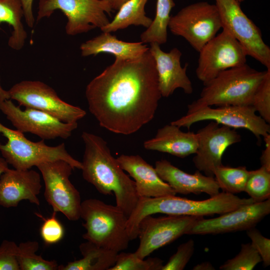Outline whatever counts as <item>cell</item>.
<instances>
[{
	"label": "cell",
	"mask_w": 270,
	"mask_h": 270,
	"mask_svg": "<svg viewBox=\"0 0 270 270\" xmlns=\"http://www.w3.org/2000/svg\"><path fill=\"white\" fill-rule=\"evenodd\" d=\"M239 2H242L244 0H237Z\"/></svg>",
	"instance_id": "ee69618b"
},
{
	"label": "cell",
	"mask_w": 270,
	"mask_h": 270,
	"mask_svg": "<svg viewBox=\"0 0 270 270\" xmlns=\"http://www.w3.org/2000/svg\"><path fill=\"white\" fill-rule=\"evenodd\" d=\"M225 29L240 44L247 56L270 69V48L260 30L243 12L237 0H215Z\"/></svg>",
	"instance_id": "7c38bea8"
},
{
	"label": "cell",
	"mask_w": 270,
	"mask_h": 270,
	"mask_svg": "<svg viewBox=\"0 0 270 270\" xmlns=\"http://www.w3.org/2000/svg\"><path fill=\"white\" fill-rule=\"evenodd\" d=\"M202 216L167 215L154 217L148 215L138 225V247L134 252L144 259L154 250L170 244L188 232Z\"/></svg>",
	"instance_id": "5bb4252c"
},
{
	"label": "cell",
	"mask_w": 270,
	"mask_h": 270,
	"mask_svg": "<svg viewBox=\"0 0 270 270\" xmlns=\"http://www.w3.org/2000/svg\"><path fill=\"white\" fill-rule=\"evenodd\" d=\"M79 249L82 258L58 265V270H109L116 263L118 252L90 242L82 243Z\"/></svg>",
	"instance_id": "cb8c5ba5"
},
{
	"label": "cell",
	"mask_w": 270,
	"mask_h": 270,
	"mask_svg": "<svg viewBox=\"0 0 270 270\" xmlns=\"http://www.w3.org/2000/svg\"><path fill=\"white\" fill-rule=\"evenodd\" d=\"M265 73L246 63L225 70L204 84L200 98L193 102L216 106H252L254 94Z\"/></svg>",
	"instance_id": "5b68a950"
},
{
	"label": "cell",
	"mask_w": 270,
	"mask_h": 270,
	"mask_svg": "<svg viewBox=\"0 0 270 270\" xmlns=\"http://www.w3.org/2000/svg\"><path fill=\"white\" fill-rule=\"evenodd\" d=\"M198 146L192 162L198 170L214 176V170L222 164V156L230 146L240 142L235 129L211 121L196 132Z\"/></svg>",
	"instance_id": "2e32d148"
},
{
	"label": "cell",
	"mask_w": 270,
	"mask_h": 270,
	"mask_svg": "<svg viewBox=\"0 0 270 270\" xmlns=\"http://www.w3.org/2000/svg\"><path fill=\"white\" fill-rule=\"evenodd\" d=\"M175 5L173 0H156L154 18L150 26L140 34L142 42H156L160 45L166 42L170 14Z\"/></svg>",
	"instance_id": "4316f807"
},
{
	"label": "cell",
	"mask_w": 270,
	"mask_h": 270,
	"mask_svg": "<svg viewBox=\"0 0 270 270\" xmlns=\"http://www.w3.org/2000/svg\"><path fill=\"white\" fill-rule=\"evenodd\" d=\"M84 151L82 162V176L104 195L115 196L116 206L128 216L136 207L139 196L135 182L124 172L112 154L102 137L83 132Z\"/></svg>",
	"instance_id": "7a4b0ae2"
},
{
	"label": "cell",
	"mask_w": 270,
	"mask_h": 270,
	"mask_svg": "<svg viewBox=\"0 0 270 270\" xmlns=\"http://www.w3.org/2000/svg\"><path fill=\"white\" fill-rule=\"evenodd\" d=\"M24 16L21 0H0V24L5 22L12 26L8 40L12 48L19 50L24 46L27 34L22 22Z\"/></svg>",
	"instance_id": "484cf974"
},
{
	"label": "cell",
	"mask_w": 270,
	"mask_h": 270,
	"mask_svg": "<svg viewBox=\"0 0 270 270\" xmlns=\"http://www.w3.org/2000/svg\"><path fill=\"white\" fill-rule=\"evenodd\" d=\"M80 218L86 230L82 236L87 241L118 252L128 248V216L117 206L96 198L85 200L81 203Z\"/></svg>",
	"instance_id": "277c9868"
},
{
	"label": "cell",
	"mask_w": 270,
	"mask_h": 270,
	"mask_svg": "<svg viewBox=\"0 0 270 270\" xmlns=\"http://www.w3.org/2000/svg\"><path fill=\"white\" fill-rule=\"evenodd\" d=\"M262 258L250 242L242 244L238 254L227 260L220 266L221 270H252L260 262Z\"/></svg>",
	"instance_id": "1f68e13d"
},
{
	"label": "cell",
	"mask_w": 270,
	"mask_h": 270,
	"mask_svg": "<svg viewBox=\"0 0 270 270\" xmlns=\"http://www.w3.org/2000/svg\"><path fill=\"white\" fill-rule=\"evenodd\" d=\"M8 92L10 99L20 106L42 111L64 122H76L86 115L84 110L64 101L52 87L40 81L22 80Z\"/></svg>",
	"instance_id": "8fae6325"
},
{
	"label": "cell",
	"mask_w": 270,
	"mask_h": 270,
	"mask_svg": "<svg viewBox=\"0 0 270 270\" xmlns=\"http://www.w3.org/2000/svg\"><path fill=\"white\" fill-rule=\"evenodd\" d=\"M8 163L5 159L0 156V177L1 175L8 168Z\"/></svg>",
	"instance_id": "b9f144b4"
},
{
	"label": "cell",
	"mask_w": 270,
	"mask_h": 270,
	"mask_svg": "<svg viewBox=\"0 0 270 270\" xmlns=\"http://www.w3.org/2000/svg\"><path fill=\"white\" fill-rule=\"evenodd\" d=\"M270 212V200L242 206L220 216L198 220L188 234H216L246 230Z\"/></svg>",
	"instance_id": "e0dca14e"
},
{
	"label": "cell",
	"mask_w": 270,
	"mask_h": 270,
	"mask_svg": "<svg viewBox=\"0 0 270 270\" xmlns=\"http://www.w3.org/2000/svg\"><path fill=\"white\" fill-rule=\"evenodd\" d=\"M204 120L214 121L235 130H248L258 140L270 132V124L256 114L252 106L228 105L214 108L192 102L188 106L185 115L170 123L190 128L194 124Z\"/></svg>",
	"instance_id": "52a82bcc"
},
{
	"label": "cell",
	"mask_w": 270,
	"mask_h": 270,
	"mask_svg": "<svg viewBox=\"0 0 270 270\" xmlns=\"http://www.w3.org/2000/svg\"><path fill=\"white\" fill-rule=\"evenodd\" d=\"M254 202L250 198H240L234 194L224 192L202 200H190L176 195L157 198L140 196L128 218L127 231L130 240L136 238L139 224L148 215L159 213L204 217L223 214Z\"/></svg>",
	"instance_id": "3957f363"
},
{
	"label": "cell",
	"mask_w": 270,
	"mask_h": 270,
	"mask_svg": "<svg viewBox=\"0 0 270 270\" xmlns=\"http://www.w3.org/2000/svg\"><path fill=\"white\" fill-rule=\"evenodd\" d=\"M18 245L4 240L0 245V270H20L16 254Z\"/></svg>",
	"instance_id": "d590c367"
},
{
	"label": "cell",
	"mask_w": 270,
	"mask_h": 270,
	"mask_svg": "<svg viewBox=\"0 0 270 270\" xmlns=\"http://www.w3.org/2000/svg\"><path fill=\"white\" fill-rule=\"evenodd\" d=\"M82 56H96L102 52L112 54L116 58L128 60L136 58L148 50L140 42H126L118 40L111 32L100 34L82 43L80 46Z\"/></svg>",
	"instance_id": "603a6c76"
},
{
	"label": "cell",
	"mask_w": 270,
	"mask_h": 270,
	"mask_svg": "<svg viewBox=\"0 0 270 270\" xmlns=\"http://www.w3.org/2000/svg\"><path fill=\"white\" fill-rule=\"evenodd\" d=\"M163 261L157 258L144 260L134 252L118 253L116 263L109 270H162Z\"/></svg>",
	"instance_id": "4dcf8cb0"
},
{
	"label": "cell",
	"mask_w": 270,
	"mask_h": 270,
	"mask_svg": "<svg viewBox=\"0 0 270 270\" xmlns=\"http://www.w3.org/2000/svg\"><path fill=\"white\" fill-rule=\"evenodd\" d=\"M34 0H21L25 20L30 28H32L34 24V18L32 12V2Z\"/></svg>",
	"instance_id": "74e56055"
},
{
	"label": "cell",
	"mask_w": 270,
	"mask_h": 270,
	"mask_svg": "<svg viewBox=\"0 0 270 270\" xmlns=\"http://www.w3.org/2000/svg\"><path fill=\"white\" fill-rule=\"evenodd\" d=\"M42 186L40 174L36 170L8 168L0 177V206L16 207L24 200L39 206Z\"/></svg>",
	"instance_id": "d6986e66"
},
{
	"label": "cell",
	"mask_w": 270,
	"mask_h": 270,
	"mask_svg": "<svg viewBox=\"0 0 270 270\" xmlns=\"http://www.w3.org/2000/svg\"><path fill=\"white\" fill-rule=\"evenodd\" d=\"M61 10L68 18L66 32L70 36L101 29L110 20L106 13L112 10L103 0H40L37 21L49 17L56 10Z\"/></svg>",
	"instance_id": "9c48e42d"
},
{
	"label": "cell",
	"mask_w": 270,
	"mask_h": 270,
	"mask_svg": "<svg viewBox=\"0 0 270 270\" xmlns=\"http://www.w3.org/2000/svg\"><path fill=\"white\" fill-rule=\"evenodd\" d=\"M160 177L177 194H187L202 192L213 196L220 192V187L214 176L203 174L196 170L187 173L166 160H158L154 167Z\"/></svg>",
	"instance_id": "ffe728a7"
},
{
	"label": "cell",
	"mask_w": 270,
	"mask_h": 270,
	"mask_svg": "<svg viewBox=\"0 0 270 270\" xmlns=\"http://www.w3.org/2000/svg\"><path fill=\"white\" fill-rule=\"evenodd\" d=\"M36 167L44 182V198L53 212H61L69 220H78L82 202L80 192L70 180L72 167L62 160L42 163Z\"/></svg>",
	"instance_id": "30bf717a"
},
{
	"label": "cell",
	"mask_w": 270,
	"mask_h": 270,
	"mask_svg": "<svg viewBox=\"0 0 270 270\" xmlns=\"http://www.w3.org/2000/svg\"><path fill=\"white\" fill-rule=\"evenodd\" d=\"M0 134L7 139L5 144L0 142V152L8 164L15 169H30L40 164L57 160L67 162L74 169L82 168V162L68 152L64 143L49 146L44 140L32 142L24 133L8 128L0 122Z\"/></svg>",
	"instance_id": "8992f818"
},
{
	"label": "cell",
	"mask_w": 270,
	"mask_h": 270,
	"mask_svg": "<svg viewBox=\"0 0 270 270\" xmlns=\"http://www.w3.org/2000/svg\"><path fill=\"white\" fill-rule=\"evenodd\" d=\"M110 7L112 10H118L119 8L128 0H103Z\"/></svg>",
	"instance_id": "ab89813d"
},
{
	"label": "cell",
	"mask_w": 270,
	"mask_h": 270,
	"mask_svg": "<svg viewBox=\"0 0 270 270\" xmlns=\"http://www.w3.org/2000/svg\"><path fill=\"white\" fill-rule=\"evenodd\" d=\"M56 213L53 212L50 218H44V222L40 228L41 237L47 244H53L59 242L64 236V228L56 218Z\"/></svg>",
	"instance_id": "e575fe53"
},
{
	"label": "cell",
	"mask_w": 270,
	"mask_h": 270,
	"mask_svg": "<svg viewBox=\"0 0 270 270\" xmlns=\"http://www.w3.org/2000/svg\"><path fill=\"white\" fill-rule=\"evenodd\" d=\"M39 244L28 240L18 245L16 254L20 270H56L58 265L54 260H46L36 254Z\"/></svg>",
	"instance_id": "f1b7e54d"
},
{
	"label": "cell",
	"mask_w": 270,
	"mask_h": 270,
	"mask_svg": "<svg viewBox=\"0 0 270 270\" xmlns=\"http://www.w3.org/2000/svg\"><path fill=\"white\" fill-rule=\"evenodd\" d=\"M194 270H215L212 264L209 262H204L196 265L192 268Z\"/></svg>",
	"instance_id": "60d3db41"
},
{
	"label": "cell",
	"mask_w": 270,
	"mask_h": 270,
	"mask_svg": "<svg viewBox=\"0 0 270 270\" xmlns=\"http://www.w3.org/2000/svg\"><path fill=\"white\" fill-rule=\"evenodd\" d=\"M150 44L149 50L155 62L162 96L168 97L177 88L182 89L186 94H192L194 91L192 84L186 74L188 64H186L184 67L182 66L181 52L174 48L166 52L158 43Z\"/></svg>",
	"instance_id": "ac0fdd59"
},
{
	"label": "cell",
	"mask_w": 270,
	"mask_h": 270,
	"mask_svg": "<svg viewBox=\"0 0 270 270\" xmlns=\"http://www.w3.org/2000/svg\"><path fill=\"white\" fill-rule=\"evenodd\" d=\"M255 202L265 200L270 198V170L261 166L250 170L244 191Z\"/></svg>",
	"instance_id": "f546056e"
},
{
	"label": "cell",
	"mask_w": 270,
	"mask_h": 270,
	"mask_svg": "<svg viewBox=\"0 0 270 270\" xmlns=\"http://www.w3.org/2000/svg\"><path fill=\"white\" fill-rule=\"evenodd\" d=\"M194 243L192 239L180 244L176 253L172 255L168 262L164 264L162 270H182L194 254Z\"/></svg>",
	"instance_id": "836d02e7"
},
{
	"label": "cell",
	"mask_w": 270,
	"mask_h": 270,
	"mask_svg": "<svg viewBox=\"0 0 270 270\" xmlns=\"http://www.w3.org/2000/svg\"><path fill=\"white\" fill-rule=\"evenodd\" d=\"M168 28L199 52L222 29V24L216 4L199 2L184 6L170 16Z\"/></svg>",
	"instance_id": "ba28073f"
},
{
	"label": "cell",
	"mask_w": 270,
	"mask_h": 270,
	"mask_svg": "<svg viewBox=\"0 0 270 270\" xmlns=\"http://www.w3.org/2000/svg\"><path fill=\"white\" fill-rule=\"evenodd\" d=\"M172 123L160 128L154 137L144 142L145 149L184 158L194 154L198 146L196 133L184 132Z\"/></svg>",
	"instance_id": "7402d4cb"
},
{
	"label": "cell",
	"mask_w": 270,
	"mask_h": 270,
	"mask_svg": "<svg viewBox=\"0 0 270 270\" xmlns=\"http://www.w3.org/2000/svg\"><path fill=\"white\" fill-rule=\"evenodd\" d=\"M148 0H128L119 8L112 20L102 28L101 30L112 32L131 25L148 28L152 20L146 16L144 10Z\"/></svg>",
	"instance_id": "d4e9b609"
},
{
	"label": "cell",
	"mask_w": 270,
	"mask_h": 270,
	"mask_svg": "<svg viewBox=\"0 0 270 270\" xmlns=\"http://www.w3.org/2000/svg\"><path fill=\"white\" fill-rule=\"evenodd\" d=\"M264 140L266 147L260 157L261 166L270 170V134L264 137Z\"/></svg>",
	"instance_id": "f35d334b"
},
{
	"label": "cell",
	"mask_w": 270,
	"mask_h": 270,
	"mask_svg": "<svg viewBox=\"0 0 270 270\" xmlns=\"http://www.w3.org/2000/svg\"><path fill=\"white\" fill-rule=\"evenodd\" d=\"M250 242L260 256L264 266L270 264V239L264 237L255 226L246 230Z\"/></svg>",
	"instance_id": "8d00e7d4"
},
{
	"label": "cell",
	"mask_w": 270,
	"mask_h": 270,
	"mask_svg": "<svg viewBox=\"0 0 270 270\" xmlns=\"http://www.w3.org/2000/svg\"><path fill=\"white\" fill-rule=\"evenodd\" d=\"M252 106L258 115L270 124V69L266 73L254 94Z\"/></svg>",
	"instance_id": "d6a6232c"
},
{
	"label": "cell",
	"mask_w": 270,
	"mask_h": 270,
	"mask_svg": "<svg viewBox=\"0 0 270 270\" xmlns=\"http://www.w3.org/2000/svg\"><path fill=\"white\" fill-rule=\"evenodd\" d=\"M0 110L15 127L22 132L34 134L42 140L67 139L78 128V122H63L52 115L34 108L22 110L12 100L0 99Z\"/></svg>",
	"instance_id": "9a60e30c"
},
{
	"label": "cell",
	"mask_w": 270,
	"mask_h": 270,
	"mask_svg": "<svg viewBox=\"0 0 270 270\" xmlns=\"http://www.w3.org/2000/svg\"><path fill=\"white\" fill-rule=\"evenodd\" d=\"M249 173L244 166L234 168L222 164L214 170V176L222 192L234 194L244 191Z\"/></svg>",
	"instance_id": "83f0119b"
},
{
	"label": "cell",
	"mask_w": 270,
	"mask_h": 270,
	"mask_svg": "<svg viewBox=\"0 0 270 270\" xmlns=\"http://www.w3.org/2000/svg\"><path fill=\"white\" fill-rule=\"evenodd\" d=\"M116 160L124 171L134 178L139 197L176 195L169 184L160 177L155 168L140 156L122 154Z\"/></svg>",
	"instance_id": "44dd1931"
},
{
	"label": "cell",
	"mask_w": 270,
	"mask_h": 270,
	"mask_svg": "<svg viewBox=\"0 0 270 270\" xmlns=\"http://www.w3.org/2000/svg\"><path fill=\"white\" fill-rule=\"evenodd\" d=\"M0 99L3 100L10 99L8 90H4L1 86L0 77Z\"/></svg>",
	"instance_id": "7bdbcfd3"
},
{
	"label": "cell",
	"mask_w": 270,
	"mask_h": 270,
	"mask_svg": "<svg viewBox=\"0 0 270 270\" xmlns=\"http://www.w3.org/2000/svg\"><path fill=\"white\" fill-rule=\"evenodd\" d=\"M198 52L196 74L203 84L225 70L246 64L248 56L238 40L223 28Z\"/></svg>",
	"instance_id": "4fadbf2b"
},
{
	"label": "cell",
	"mask_w": 270,
	"mask_h": 270,
	"mask_svg": "<svg viewBox=\"0 0 270 270\" xmlns=\"http://www.w3.org/2000/svg\"><path fill=\"white\" fill-rule=\"evenodd\" d=\"M85 94L100 126L124 135L138 131L154 118L162 96L149 49L135 58H116L88 84Z\"/></svg>",
	"instance_id": "6da1fadb"
}]
</instances>
